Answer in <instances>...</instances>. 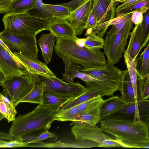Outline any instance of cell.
<instances>
[{"mask_svg":"<svg viewBox=\"0 0 149 149\" xmlns=\"http://www.w3.org/2000/svg\"><path fill=\"white\" fill-rule=\"evenodd\" d=\"M61 107H47L39 104L31 111L15 118L10 129L9 135L15 139L21 137L27 143L49 129Z\"/></svg>","mask_w":149,"mask_h":149,"instance_id":"2","label":"cell"},{"mask_svg":"<svg viewBox=\"0 0 149 149\" xmlns=\"http://www.w3.org/2000/svg\"><path fill=\"white\" fill-rule=\"evenodd\" d=\"M127 13H118L116 14V17L109 21L98 24L96 27L92 30L97 35L103 37L109 26L117 23Z\"/></svg>","mask_w":149,"mask_h":149,"instance_id":"32","label":"cell"},{"mask_svg":"<svg viewBox=\"0 0 149 149\" xmlns=\"http://www.w3.org/2000/svg\"><path fill=\"white\" fill-rule=\"evenodd\" d=\"M75 143H66L57 141L54 143H45L41 141L32 144V147L40 148H63L66 145V148H89L98 147V144L93 141L85 140L79 141Z\"/></svg>","mask_w":149,"mask_h":149,"instance_id":"23","label":"cell"},{"mask_svg":"<svg viewBox=\"0 0 149 149\" xmlns=\"http://www.w3.org/2000/svg\"><path fill=\"white\" fill-rule=\"evenodd\" d=\"M45 91V84L40 80L37 82L30 91L19 102L40 104L42 102L44 92Z\"/></svg>","mask_w":149,"mask_h":149,"instance_id":"26","label":"cell"},{"mask_svg":"<svg viewBox=\"0 0 149 149\" xmlns=\"http://www.w3.org/2000/svg\"><path fill=\"white\" fill-rule=\"evenodd\" d=\"M55 134L48 130L45 131L40 133L34 139L27 143L28 144H34L41 141H42L47 139L54 138Z\"/></svg>","mask_w":149,"mask_h":149,"instance_id":"42","label":"cell"},{"mask_svg":"<svg viewBox=\"0 0 149 149\" xmlns=\"http://www.w3.org/2000/svg\"><path fill=\"white\" fill-rule=\"evenodd\" d=\"M119 90L120 97L126 103L137 102L127 69L123 71Z\"/></svg>","mask_w":149,"mask_h":149,"instance_id":"21","label":"cell"},{"mask_svg":"<svg viewBox=\"0 0 149 149\" xmlns=\"http://www.w3.org/2000/svg\"><path fill=\"white\" fill-rule=\"evenodd\" d=\"M95 8V7L93 9L89 15L86 25L85 29H91L93 30L98 24Z\"/></svg>","mask_w":149,"mask_h":149,"instance_id":"41","label":"cell"},{"mask_svg":"<svg viewBox=\"0 0 149 149\" xmlns=\"http://www.w3.org/2000/svg\"><path fill=\"white\" fill-rule=\"evenodd\" d=\"M79 115L77 105L58 111L56 115L55 120L65 122L72 121L74 118Z\"/></svg>","mask_w":149,"mask_h":149,"instance_id":"34","label":"cell"},{"mask_svg":"<svg viewBox=\"0 0 149 149\" xmlns=\"http://www.w3.org/2000/svg\"><path fill=\"white\" fill-rule=\"evenodd\" d=\"M87 0H72L67 3H60L59 4L67 7L72 12L84 3Z\"/></svg>","mask_w":149,"mask_h":149,"instance_id":"43","label":"cell"},{"mask_svg":"<svg viewBox=\"0 0 149 149\" xmlns=\"http://www.w3.org/2000/svg\"><path fill=\"white\" fill-rule=\"evenodd\" d=\"M36 36H25L12 34L4 30L0 32V38L11 49L24 55L35 58L38 56Z\"/></svg>","mask_w":149,"mask_h":149,"instance_id":"9","label":"cell"},{"mask_svg":"<svg viewBox=\"0 0 149 149\" xmlns=\"http://www.w3.org/2000/svg\"><path fill=\"white\" fill-rule=\"evenodd\" d=\"M130 35L129 41L125 51L131 57L135 59L143 47L142 22L136 25Z\"/></svg>","mask_w":149,"mask_h":149,"instance_id":"18","label":"cell"},{"mask_svg":"<svg viewBox=\"0 0 149 149\" xmlns=\"http://www.w3.org/2000/svg\"><path fill=\"white\" fill-rule=\"evenodd\" d=\"M31 144L24 141L21 137L15 139V140L6 141L0 140V148L30 147Z\"/></svg>","mask_w":149,"mask_h":149,"instance_id":"36","label":"cell"},{"mask_svg":"<svg viewBox=\"0 0 149 149\" xmlns=\"http://www.w3.org/2000/svg\"><path fill=\"white\" fill-rule=\"evenodd\" d=\"M4 30L13 34L36 36L44 30L47 20L35 17L29 11L6 13L2 19Z\"/></svg>","mask_w":149,"mask_h":149,"instance_id":"4","label":"cell"},{"mask_svg":"<svg viewBox=\"0 0 149 149\" xmlns=\"http://www.w3.org/2000/svg\"><path fill=\"white\" fill-rule=\"evenodd\" d=\"M132 12L127 14L117 23L112 25L109 32L113 35L116 34L127 22L131 20Z\"/></svg>","mask_w":149,"mask_h":149,"instance_id":"38","label":"cell"},{"mask_svg":"<svg viewBox=\"0 0 149 149\" xmlns=\"http://www.w3.org/2000/svg\"><path fill=\"white\" fill-rule=\"evenodd\" d=\"M70 99L63 97L45 91L43 93L42 105L47 107H62L70 101Z\"/></svg>","mask_w":149,"mask_h":149,"instance_id":"27","label":"cell"},{"mask_svg":"<svg viewBox=\"0 0 149 149\" xmlns=\"http://www.w3.org/2000/svg\"><path fill=\"white\" fill-rule=\"evenodd\" d=\"M84 38V46L90 49H103L104 40L97 35L91 29H86Z\"/></svg>","mask_w":149,"mask_h":149,"instance_id":"28","label":"cell"},{"mask_svg":"<svg viewBox=\"0 0 149 149\" xmlns=\"http://www.w3.org/2000/svg\"><path fill=\"white\" fill-rule=\"evenodd\" d=\"M72 134L78 141H90L97 143L98 147H123L117 139L103 133L101 128L75 123L71 128Z\"/></svg>","mask_w":149,"mask_h":149,"instance_id":"7","label":"cell"},{"mask_svg":"<svg viewBox=\"0 0 149 149\" xmlns=\"http://www.w3.org/2000/svg\"><path fill=\"white\" fill-rule=\"evenodd\" d=\"M137 65V70L143 78L149 75V44L140 55Z\"/></svg>","mask_w":149,"mask_h":149,"instance_id":"30","label":"cell"},{"mask_svg":"<svg viewBox=\"0 0 149 149\" xmlns=\"http://www.w3.org/2000/svg\"><path fill=\"white\" fill-rule=\"evenodd\" d=\"M103 102L90 112L79 115L72 121L91 126H96L101 120L100 112Z\"/></svg>","mask_w":149,"mask_h":149,"instance_id":"25","label":"cell"},{"mask_svg":"<svg viewBox=\"0 0 149 149\" xmlns=\"http://www.w3.org/2000/svg\"><path fill=\"white\" fill-rule=\"evenodd\" d=\"M44 30H49L56 38H73L77 37L76 32L66 20L51 18L47 20Z\"/></svg>","mask_w":149,"mask_h":149,"instance_id":"16","label":"cell"},{"mask_svg":"<svg viewBox=\"0 0 149 149\" xmlns=\"http://www.w3.org/2000/svg\"><path fill=\"white\" fill-rule=\"evenodd\" d=\"M131 20L127 22L116 34L107 32L104 41V53L107 58V63L114 65L118 63L122 56L127 46L130 32L133 28Z\"/></svg>","mask_w":149,"mask_h":149,"instance_id":"8","label":"cell"},{"mask_svg":"<svg viewBox=\"0 0 149 149\" xmlns=\"http://www.w3.org/2000/svg\"><path fill=\"white\" fill-rule=\"evenodd\" d=\"M97 2V0H87L72 12L67 20L74 28L77 35H81L86 29L89 15Z\"/></svg>","mask_w":149,"mask_h":149,"instance_id":"12","label":"cell"},{"mask_svg":"<svg viewBox=\"0 0 149 149\" xmlns=\"http://www.w3.org/2000/svg\"><path fill=\"white\" fill-rule=\"evenodd\" d=\"M12 137L10 136L9 134H6L5 133H0V139H5L6 138H9L10 137V138Z\"/></svg>","mask_w":149,"mask_h":149,"instance_id":"48","label":"cell"},{"mask_svg":"<svg viewBox=\"0 0 149 149\" xmlns=\"http://www.w3.org/2000/svg\"><path fill=\"white\" fill-rule=\"evenodd\" d=\"M145 0H127L119 5L115 9L116 14L124 9L139 2Z\"/></svg>","mask_w":149,"mask_h":149,"instance_id":"44","label":"cell"},{"mask_svg":"<svg viewBox=\"0 0 149 149\" xmlns=\"http://www.w3.org/2000/svg\"><path fill=\"white\" fill-rule=\"evenodd\" d=\"M142 22L143 26V47H145L149 41V11L144 13Z\"/></svg>","mask_w":149,"mask_h":149,"instance_id":"37","label":"cell"},{"mask_svg":"<svg viewBox=\"0 0 149 149\" xmlns=\"http://www.w3.org/2000/svg\"><path fill=\"white\" fill-rule=\"evenodd\" d=\"M5 79L3 75L0 72V81L1 82V84L4 82Z\"/></svg>","mask_w":149,"mask_h":149,"instance_id":"49","label":"cell"},{"mask_svg":"<svg viewBox=\"0 0 149 149\" xmlns=\"http://www.w3.org/2000/svg\"><path fill=\"white\" fill-rule=\"evenodd\" d=\"M149 97V75L145 79L142 93L143 100L148 99Z\"/></svg>","mask_w":149,"mask_h":149,"instance_id":"46","label":"cell"},{"mask_svg":"<svg viewBox=\"0 0 149 149\" xmlns=\"http://www.w3.org/2000/svg\"><path fill=\"white\" fill-rule=\"evenodd\" d=\"M75 38H56L54 47L58 57L88 68L98 67L106 63L104 53L99 49L79 46L76 42Z\"/></svg>","mask_w":149,"mask_h":149,"instance_id":"3","label":"cell"},{"mask_svg":"<svg viewBox=\"0 0 149 149\" xmlns=\"http://www.w3.org/2000/svg\"><path fill=\"white\" fill-rule=\"evenodd\" d=\"M36 11L34 16L47 20L53 18L52 16L45 7L42 0H37L33 8L31 9Z\"/></svg>","mask_w":149,"mask_h":149,"instance_id":"35","label":"cell"},{"mask_svg":"<svg viewBox=\"0 0 149 149\" xmlns=\"http://www.w3.org/2000/svg\"><path fill=\"white\" fill-rule=\"evenodd\" d=\"M44 4L52 14L53 18L67 20L72 12L68 7L59 4Z\"/></svg>","mask_w":149,"mask_h":149,"instance_id":"29","label":"cell"},{"mask_svg":"<svg viewBox=\"0 0 149 149\" xmlns=\"http://www.w3.org/2000/svg\"><path fill=\"white\" fill-rule=\"evenodd\" d=\"M112 1L113 2V3L114 5L115 6H116V5L117 4L115 2V1L116 0H112Z\"/></svg>","mask_w":149,"mask_h":149,"instance_id":"52","label":"cell"},{"mask_svg":"<svg viewBox=\"0 0 149 149\" xmlns=\"http://www.w3.org/2000/svg\"><path fill=\"white\" fill-rule=\"evenodd\" d=\"M13 54L24 69L28 72L47 77L56 76L46 64L39 61L37 58L29 57L17 52H14Z\"/></svg>","mask_w":149,"mask_h":149,"instance_id":"14","label":"cell"},{"mask_svg":"<svg viewBox=\"0 0 149 149\" xmlns=\"http://www.w3.org/2000/svg\"><path fill=\"white\" fill-rule=\"evenodd\" d=\"M0 113L8 122L13 121L15 119L17 113L13 103L3 89L0 93Z\"/></svg>","mask_w":149,"mask_h":149,"instance_id":"24","label":"cell"},{"mask_svg":"<svg viewBox=\"0 0 149 149\" xmlns=\"http://www.w3.org/2000/svg\"><path fill=\"white\" fill-rule=\"evenodd\" d=\"M56 37L51 32L42 34L38 40L43 58L46 64L52 59Z\"/></svg>","mask_w":149,"mask_h":149,"instance_id":"22","label":"cell"},{"mask_svg":"<svg viewBox=\"0 0 149 149\" xmlns=\"http://www.w3.org/2000/svg\"><path fill=\"white\" fill-rule=\"evenodd\" d=\"M149 0L141 1L124 9L119 13H127L135 10H139L144 7L149 5Z\"/></svg>","mask_w":149,"mask_h":149,"instance_id":"40","label":"cell"},{"mask_svg":"<svg viewBox=\"0 0 149 149\" xmlns=\"http://www.w3.org/2000/svg\"><path fill=\"white\" fill-rule=\"evenodd\" d=\"M37 0H15L11 4L8 10L10 12H24L32 9Z\"/></svg>","mask_w":149,"mask_h":149,"instance_id":"31","label":"cell"},{"mask_svg":"<svg viewBox=\"0 0 149 149\" xmlns=\"http://www.w3.org/2000/svg\"><path fill=\"white\" fill-rule=\"evenodd\" d=\"M115 6L112 0H97L95 8L98 23L105 22L115 17Z\"/></svg>","mask_w":149,"mask_h":149,"instance_id":"19","label":"cell"},{"mask_svg":"<svg viewBox=\"0 0 149 149\" xmlns=\"http://www.w3.org/2000/svg\"><path fill=\"white\" fill-rule=\"evenodd\" d=\"M20 68L9 53L0 45V72L5 79L26 74L27 72Z\"/></svg>","mask_w":149,"mask_h":149,"instance_id":"15","label":"cell"},{"mask_svg":"<svg viewBox=\"0 0 149 149\" xmlns=\"http://www.w3.org/2000/svg\"><path fill=\"white\" fill-rule=\"evenodd\" d=\"M110 116L133 118L149 124V100H142L136 102L126 103L109 116Z\"/></svg>","mask_w":149,"mask_h":149,"instance_id":"11","label":"cell"},{"mask_svg":"<svg viewBox=\"0 0 149 149\" xmlns=\"http://www.w3.org/2000/svg\"><path fill=\"white\" fill-rule=\"evenodd\" d=\"M126 103L120 97L113 95L104 100L101 108V120L106 118L120 109Z\"/></svg>","mask_w":149,"mask_h":149,"instance_id":"20","label":"cell"},{"mask_svg":"<svg viewBox=\"0 0 149 149\" xmlns=\"http://www.w3.org/2000/svg\"><path fill=\"white\" fill-rule=\"evenodd\" d=\"M123 53L125 63L126 65L137 101L143 100L142 93L145 79L142 78L137 70V65L140 56L134 59L124 49Z\"/></svg>","mask_w":149,"mask_h":149,"instance_id":"13","label":"cell"},{"mask_svg":"<svg viewBox=\"0 0 149 149\" xmlns=\"http://www.w3.org/2000/svg\"><path fill=\"white\" fill-rule=\"evenodd\" d=\"M40 80L38 75L27 72L24 75L5 79L1 86L15 107Z\"/></svg>","mask_w":149,"mask_h":149,"instance_id":"6","label":"cell"},{"mask_svg":"<svg viewBox=\"0 0 149 149\" xmlns=\"http://www.w3.org/2000/svg\"><path fill=\"white\" fill-rule=\"evenodd\" d=\"M1 83L0 81V86H1Z\"/></svg>","mask_w":149,"mask_h":149,"instance_id":"53","label":"cell"},{"mask_svg":"<svg viewBox=\"0 0 149 149\" xmlns=\"http://www.w3.org/2000/svg\"><path fill=\"white\" fill-rule=\"evenodd\" d=\"M15 0H0V13H8L12 3Z\"/></svg>","mask_w":149,"mask_h":149,"instance_id":"45","label":"cell"},{"mask_svg":"<svg viewBox=\"0 0 149 149\" xmlns=\"http://www.w3.org/2000/svg\"><path fill=\"white\" fill-rule=\"evenodd\" d=\"M149 5L144 7L139 10L133 11L131 17V21L135 25L142 22L143 19V14L149 9Z\"/></svg>","mask_w":149,"mask_h":149,"instance_id":"39","label":"cell"},{"mask_svg":"<svg viewBox=\"0 0 149 149\" xmlns=\"http://www.w3.org/2000/svg\"><path fill=\"white\" fill-rule=\"evenodd\" d=\"M81 71L98 80L106 96H113L116 91L119 90L123 71L114 65L107 63L95 68L83 67Z\"/></svg>","mask_w":149,"mask_h":149,"instance_id":"5","label":"cell"},{"mask_svg":"<svg viewBox=\"0 0 149 149\" xmlns=\"http://www.w3.org/2000/svg\"><path fill=\"white\" fill-rule=\"evenodd\" d=\"M4 118L3 115L0 113V121Z\"/></svg>","mask_w":149,"mask_h":149,"instance_id":"51","label":"cell"},{"mask_svg":"<svg viewBox=\"0 0 149 149\" xmlns=\"http://www.w3.org/2000/svg\"><path fill=\"white\" fill-rule=\"evenodd\" d=\"M65 66V72L63 74V80L70 83L74 82L75 78H79L85 83L94 81L95 78L90 75L81 71L83 67L72 63L65 59H62Z\"/></svg>","mask_w":149,"mask_h":149,"instance_id":"17","label":"cell"},{"mask_svg":"<svg viewBox=\"0 0 149 149\" xmlns=\"http://www.w3.org/2000/svg\"><path fill=\"white\" fill-rule=\"evenodd\" d=\"M104 100L98 95L77 105L79 115L90 112L102 103Z\"/></svg>","mask_w":149,"mask_h":149,"instance_id":"33","label":"cell"},{"mask_svg":"<svg viewBox=\"0 0 149 149\" xmlns=\"http://www.w3.org/2000/svg\"><path fill=\"white\" fill-rule=\"evenodd\" d=\"M0 45L3 47L10 54L14 60L16 62L17 64L19 67L22 68L24 69L22 65L20 63L18 60L17 59L16 57L14 55L13 53L11 50L10 48L7 46V45L1 40L0 38Z\"/></svg>","mask_w":149,"mask_h":149,"instance_id":"47","label":"cell"},{"mask_svg":"<svg viewBox=\"0 0 149 149\" xmlns=\"http://www.w3.org/2000/svg\"><path fill=\"white\" fill-rule=\"evenodd\" d=\"M126 0H116L115 2L117 4H118L119 3H122Z\"/></svg>","mask_w":149,"mask_h":149,"instance_id":"50","label":"cell"},{"mask_svg":"<svg viewBox=\"0 0 149 149\" xmlns=\"http://www.w3.org/2000/svg\"><path fill=\"white\" fill-rule=\"evenodd\" d=\"M100 122L103 131L114 136L123 148H149V124L144 121L110 116Z\"/></svg>","mask_w":149,"mask_h":149,"instance_id":"1","label":"cell"},{"mask_svg":"<svg viewBox=\"0 0 149 149\" xmlns=\"http://www.w3.org/2000/svg\"><path fill=\"white\" fill-rule=\"evenodd\" d=\"M38 76L40 80L45 84V91H49L71 100L81 95L85 90L86 88L78 82L67 83L56 76Z\"/></svg>","mask_w":149,"mask_h":149,"instance_id":"10","label":"cell"}]
</instances>
